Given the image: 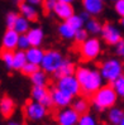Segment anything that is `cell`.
Returning <instances> with one entry per match:
<instances>
[{
  "instance_id": "4",
  "label": "cell",
  "mask_w": 124,
  "mask_h": 125,
  "mask_svg": "<svg viewBox=\"0 0 124 125\" xmlns=\"http://www.w3.org/2000/svg\"><path fill=\"white\" fill-rule=\"evenodd\" d=\"M100 38L95 35H90L85 42L79 44V54L86 62L96 61L103 53V43Z\"/></svg>"
},
{
  "instance_id": "31",
  "label": "cell",
  "mask_w": 124,
  "mask_h": 125,
  "mask_svg": "<svg viewBox=\"0 0 124 125\" xmlns=\"http://www.w3.org/2000/svg\"><path fill=\"white\" fill-rule=\"evenodd\" d=\"M18 17H19V13L14 11V10L8 11V13H6V15H5V18H4L5 27L9 28V29H13V27H14V24H15V21H17Z\"/></svg>"
},
{
  "instance_id": "7",
  "label": "cell",
  "mask_w": 124,
  "mask_h": 125,
  "mask_svg": "<svg viewBox=\"0 0 124 125\" xmlns=\"http://www.w3.org/2000/svg\"><path fill=\"white\" fill-rule=\"evenodd\" d=\"M60 90H62L63 92L68 94L72 97H77L81 94V86H80V82L75 75L71 76H66V77H61L56 80V85Z\"/></svg>"
},
{
  "instance_id": "24",
  "label": "cell",
  "mask_w": 124,
  "mask_h": 125,
  "mask_svg": "<svg viewBox=\"0 0 124 125\" xmlns=\"http://www.w3.org/2000/svg\"><path fill=\"white\" fill-rule=\"evenodd\" d=\"M32 82V86H47L48 85V73L45 72L42 68H39L37 72L29 77Z\"/></svg>"
},
{
  "instance_id": "36",
  "label": "cell",
  "mask_w": 124,
  "mask_h": 125,
  "mask_svg": "<svg viewBox=\"0 0 124 125\" xmlns=\"http://www.w3.org/2000/svg\"><path fill=\"white\" fill-rule=\"evenodd\" d=\"M56 4H57V0H43L42 8L46 13H53V10L56 8Z\"/></svg>"
},
{
  "instance_id": "33",
  "label": "cell",
  "mask_w": 124,
  "mask_h": 125,
  "mask_svg": "<svg viewBox=\"0 0 124 125\" xmlns=\"http://www.w3.org/2000/svg\"><path fill=\"white\" fill-rule=\"evenodd\" d=\"M41 67H39V66H37V64H33V63H29V62H27L25 63V66H24V67L23 68H22V73H23V75L24 76H28V77H31L32 75H33V73L34 72H37L38 70H39Z\"/></svg>"
},
{
  "instance_id": "20",
  "label": "cell",
  "mask_w": 124,
  "mask_h": 125,
  "mask_svg": "<svg viewBox=\"0 0 124 125\" xmlns=\"http://www.w3.org/2000/svg\"><path fill=\"white\" fill-rule=\"evenodd\" d=\"M76 31L72 28L67 21H61L57 25V34L61 37L63 41H74Z\"/></svg>"
},
{
  "instance_id": "32",
  "label": "cell",
  "mask_w": 124,
  "mask_h": 125,
  "mask_svg": "<svg viewBox=\"0 0 124 125\" xmlns=\"http://www.w3.org/2000/svg\"><path fill=\"white\" fill-rule=\"evenodd\" d=\"M90 37V34L87 33V31L85 28H82V29H79V31H76V33H75V38H74V42L75 43H77V44H81L82 42H85L87 38Z\"/></svg>"
},
{
  "instance_id": "3",
  "label": "cell",
  "mask_w": 124,
  "mask_h": 125,
  "mask_svg": "<svg viewBox=\"0 0 124 125\" xmlns=\"http://www.w3.org/2000/svg\"><path fill=\"white\" fill-rule=\"evenodd\" d=\"M99 71L103 76L104 81L108 83H113L115 80L124 75V64L118 57H109L100 63Z\"/></svg>"
},
{
  "instance_id": "15",
  "label": "cell",
  "mask_w": 124,
  "mask_h": 125,
  "mask_svg": "<svg viewBox=\"0 0 124 125\" xmlns=\"http://www.w3.org/2000/svg\"><path fill=\"white\" fill-rule=\"evenodd\" d=\"M18 11L22 17L27 18L29 21H35L39 17V11L37 9V6H34L27 1H22L20 4H18Z\"/></svg>"
},
{
  "instance_id": "11",
  "label": "cell",
  "mask_w": 124,
  "mask_h": 125,
  "mask_svg": "<svg viewBox=\"0 0 124 125\" xmlns=\"http://www.w3.org/2000/svg\"><path fill=\"white\" fill-rule=\"evenodd\" d=\"M49 92H51V97H52L53 106L57 107V109L68 107V106H71L72 101H74V97L70 96L68 94L63 92L62 90H60L57 86H53L52 89L49 90Z\"/></svg>"
},
{
  "instance_id": "13",
  "label": "cell",
  "mask_w": 124,
  "mask_h": 125,
  "mask_svg": "<svg viewBox=\"0 0 124 125\" xmlns=\"http://www.w3.org/2000/svg\"><path fill=\"white\" fill-rule=\"evenodd\" d=\"M53 14H55V17H56L57 19H60L61 21H66L67 19H70V18L75 14L74 4L57 1L56 8H55V10H53Z\"/></svg>"
},
{
  "instance_id": "2",
  "label": "cell",
  "mask_w": 124,
  "mask_h": 125,
  "mask_svg": "<svg viewBox=\"0 0 124 125\" xmlns=\"http://www.w3.org/2000/svg\"><path fill=\"white\" fill-rule=\"evenodd\" d=\"M118 95H116L114 87L108 83L104 85L90 97V102L92 109L98 113H104L108 111L109 109H112L116 105V101H118Z\"/></svg>"
},
{
  "instance_id": "42",
  "label": "cell",
  "mask_w": 124,
  "mask_h": 125,
  "mask_svg": "<svg viewBox=\"0 0 124 125\" xmlns=\"http://www.w3.org/2000/svg\"><path fill=\"white\" fill-rule=\"evenodd\" d=\"M120 25L124 28V18H122V19H120Z\"/></svg>"
},
{
  "instance_id": "34",
  "label": "cell",
  "mask_w": 124,
  "mask_h": 125,
  "mask_svg": "<svg viewBox=\"0 0 124 125\" xmlns=\"http://www.w3.org/2000/svg\"><path fill=\"white\" fill-rule=\"evenodd\" d=\"M32 47L31 42H29V38L27 34H20L19 37V42H18V49L20 51H27Z\"/></svg>"
},
{
  "instance_id": "17",
  "label": "cell",
  "mask_w": 124,
  "mask_h": 125,
  "mask_svg": "<svg viewBox=\"0 0 124 125\" xmlns=\"http://www.w3.org/2000/svg\"><path fill=\"white\" fill-rule=\"evenodd\" d=\"M29 42H31L32 47H42V44L45 43V31L39 25H34L29 29V32L27 33Z\"/></svg>"
},
{
  "instance_id": "18",
  "label": "cell",
  "mask_w": 124,
  "mask_h": 125,
  "mask_svg": "<svg viewBox=\"0 0 124 125\" xmlns=\"http://www.w3.org/2000/svg\"><path fill=\"white\" fill-rule=\"evenodd\" d=\"M76 68L77 67L75 66V62H72L71 60H68V58H65V61L60 66V68H58L52 76H53L55 80H58V78H61V77H66V76L75 75Z\"/></svg>"
},
{
  "instance_id": "29",
  "label": "cell",
  "mask_w": 124,
  "mask_h": 125,
  "mask_svg": "<svg viewBox=\"0 0 124 125\" xmlns=\"http://www.w3.org/2000/svg\"><path fill=\"white\" fill-rule=\"evenodd\" d=\"M77 125H99V121L96 119V116L91 113H86L80 115V119Z\"/></svg>"
},
{
  "instance_id": "41",
  "label": "cell",
  "mask_w": 124,
  "mask_h": 125,
  "mask_svg": "<svg viewBox=\"0 0 124 125\" xmlns=\"http://www.w3.org/2000/svg\"><path fill=\"white\" fill-rule=\"evenodd\" d=\"M57 1H61V3H68V4H74L75 0H57Z\"/></svg>"
},
{
  "instance_id": "22",
  "label": "cell",
  "mask_w": 124,
  "mask_h": 125,
  "mask_svg": "<svg viewBox=\"0 0 124 125\" xmlns=\"http://www.w3.org/2000/svg\"><path fill=\"white\" fill-rule=\"evenodd\" d=\"M103 25L100 21L95 18V17H91L89 20H86L85 23V29L87 31V33H89L90 35H100L101 34V31H103Z\"/></svg>"
},
{
  "instance_id": "5",
  "label": "cell",
  "mask_w": 124,
  "mask_h": 125,
  "mask_svg": "<svg viewBox=\"0 0 124 125\" xmlns=\"http://www.w3.org/2000/svg\"><path fill=\"white\" fill-rule=\"evenodd\" d=\"M65 61V56L57 49H47L45 51V56L39 67L47 72L48 75H53V73L60 68V66Z\"/></svg>"
},
{
  "instance_id": "44",
  "label": "cell",
  "mask_w": 124,
  "mask_h": 125,
  "mask_svg": "<svg viewBox=\"0 0 124 125\" xmlns=\"http://www.w3.org/2000/svg\"><path fill=\"white\" fill-rule=\"evenodd\" d=\"M119 125H124V117H123V120H122V121L119 123Z\"/></svg>"
},
{
  "instance_id": "40",
  "label": "cell",
  "mask_w": 124,
  "mask_h": 125,
  "mask_svg": "<svg viewBox=\"0 0 124 125\" xmlns=\"http://www.w3.org/2000/svg\"><path fill=\"white\" fill-rule=\"evenodd\" d=\"M6 125H23V124H22L19 120H9L8 123H6Z\"/></svg>"
},
{
  "instance_id": "19",
  "label": "cell",
  "mask_w": 124,
  "mask_h": 125,
  "mask_svg": "<svg viewBox=\"0 0 124 125\" xmlns=\"http://www.w3.org/2000/svg\"><path fill=\"white\" fill-rule=\"evenodd\" d=\"M25 56H27V61L29 63L41 66L43 56H45V51L42 49V47H31L29 49L25 51Z\"/></svg>"
},
{
  "instance_id": "16",
  "label": "cell",
  "mask_w": 124,
  "mask_h": 125,
  "mask_svg": "<svg viewBox=\"0 0 124 125\" xmlns=\"http://www.w3.org/2000/svg\"><path fill=\"white\" fill-rule=\"evenodd\" d=\"M14 113H15V101L8 95H4L0 99V115L5 119H10Z\"/></svg>"
},
{
  "instance_id": "21",
  "label": "cell",
  "mask_w": 124,
  "mask_h": 125,
  "mask_svg": "<svg viewBox=\"0 0 124 125\" xmlns=\"http://www.w3.org/2000/svg\"><path fill=\"white\" fill-rule=\"evenodd\" d=\"M90 105H91V102L86 99V96H77V97L74 99V101H72V104H71L72 109H74L76 113H79L80 115L89 113Z\"/></svg>"
},
{
  "instance_id": "28",
  "label": "cell",
  "mask_w": 124,
  "mask_h": 125,
  "mask_svg": "<svg viewBox=\"0 0 124 125\" xmlns=\"http://www.w3.org/2000/svg\"><path fill=\"white\" fill-rule=\"evenodd\" d=\"M66 21L75 29V31H79V29L85 28V23H86V21L82 19V17L80 15V14H76V13H75L70 19H67Z\"/></svg>"
},
{
  "instance_id": "23",
  "label": "cell",
  "mask_w": 124,
  "mask_h": 125,
  "mask_svg": "<svg viewBox=\"0 0 124 125\" xmlns=\"http://www.w3.org/2000/svg\"><path fill=\"white\" fill-rule=\"evenodd\" d=\"M108 121L109 124H112V125H119V123L123 120V117H124V110L118 107V106H114L112 109H109L108 110Z\"/></svg>"
},
{
  "instance_id": "30",
  "label": "cell",
  "mask_w": 124,
  "mask_h": 125,
  "mask_svg": "<svg viewBox=\"0 0 124 125\" xmlns=\"http://www.w3.org/2000/svg\"><path fill=\"white\" fill-rule=\"evenodd\" d=\"M112 86L114 87V90H115L116 95H118V97L124 100V75L120 76L118 80H115L114 82L112 83Z\"/></svg>"
},
{
  "instance_id": "12",
  "label": "cell",
  "mask_w": 124,
  "mask_h": 125,
  "mask_svg": "<svg viewBox=\"0 0 124 125\" xmlns=\"http://www.w3.org/2000/svg\"><path fill=\"white\" fill-rule=\"evenodd\" d=\"M20 34L15 32L14 29L6 28L1 37V49L4 51H17L18 49V42H19Z\"/></svg>"
},
{
  "instance_id": "43",
  "label": "cell",
  "mask_w": 124,
  "mask_h": 125,
  "mask_svg": "<svg viewBox=\"0 0 124 125\" xmlns=\"http://www.w3.org/2000/svg\"><path fill=\"white\" fill-rule=\"evenodd\" d=\"M14 3H17V4H20L22 1H24V0H13Z\"/></svg>"
},
{
  "instance_id": "26",
  "label": "cell",
  "mask_w": 124,
  "mask_h": 125,
  "mask_svg": "<svg viewBox=\"0 0 124 125\" xmlns=\"http://www.w3.org/2000/svg\"><path fill=\"white\" fill-rule=\"evenodd\" d=\"M31 23H32V21H29L27 18L22 17L20 14H19V17H18V19H17V21H15V24H14L13 29H14L15 32H18L19 34H27V33L29 32V29L32 28Z\"/></svg>"
},
{
  "instance_id": "10",
  "label": "cell",
  "mask_w": 124,
  "mask_h": 125,
  "mask_svg": "<svg viewBox=\"0 0 124 125\" xmlns=\"http://www.w3.org/2000/svg\"><path fill=\"white\" fill-rule=\"evenodd\" d=\"M31 100L41 102L46 107H52L53 102L51 97V92L47 89V86H33L31 90Z\"/></svg>"
},
{
  "instance_id": "38",
  "label": "cell",
  "mask_w": 124,
  "mask_h": 125,
  "mask_svg": "<svg viewBox=\"0 0 124 125\" xmlns=\"http://www.w3.org/2000/svg\"><path fill=\"white\" fill-rule=\"evenodd\" d=\"M24 1L32 4V5H34V6H39V5L43 4V0H24Z\"/></svg>"
},
{
  "instance_id": "35",
  "label": "cell",
  "mask_w": 124,
  "mask_h": 125,
  "mask_svg": "<svg viewBox=\"0 0 124 125\" xmlns=\"http://www.w3.org/2000/svg\"><path fill=\"white\" fill-rule=\"evenodd\" d=\"M113 9H114L115 14L120 19L124 18V0H118V1H115L113 4Z\"/></svg>"
},
{
  "instance_id": "37",
  "label": "cell",
  "mask_w": 124,
  "mask_h": 125,
  "mask_svg": "<svg viewBox=\"0 0 124 125\" xmlns=\"http://www.w3.org/2000/svg\"><path fill=\"white\" fill-rule=\"evenodd\" d=\"M114 52H115V56L120 58L122 61H124V38L118 43V44L114 46Z\"/></svg>"
},
{
  "instance_id": "1",
  "label": "cell",
  "mask_w": 124,
  "mask_h": 125,
  "mask_svg": "<svg viewBox=\"0 0 124 125\" xmlns=\"http://www.w3.org/2000/svg\"><path fill=\"white\" fill-rule=\"evenodd\" d=\"M75 76L77 77L80 82L81 92L84 94V96H89V97H91L100 87H103L105 82L99 68L86 66V64L79 66L76 68Z\"/></svg>"
},
{
  "instance_id": "25",
  "label": "cell",
  "mask_w": 124,
  "mask_h": 125,
  "mask_svg": "<svg viewBox=\"0 0 124 125\" xmlns=\"http://www.w3.org/2000/svg\"><path fill=\"white\" fill-rule=\"evenodd\" d=\"M27 62L28 61H27V56H25V51H20V49L14 51V62H13L14 71H22V68L25 66Z\"/></svg>"
},
{
  "instance_id": "8",
  "label": "cell",
  "mask_w": 124,
  "mask_h": 125,
  "mask_svg": "<svg viewBox=\"0 0 124 125\" xmlns=\"http://www.w3.org/2000/svg\"><path fill=\"white\" fill-rule=\"evenodd\" d=\"M101 41L108 46H115L123 39V33L118 25L113 23H105L103 25V31H101Z\"/></svg>"
},
{
  "instance_id": "27",
  "label": "cell",
  "mask_w": 124,
  "mask_h": 125,
  "mask_svg": "<svg viewBox=\"0 0 124 125\" xmlns=\"http://www.w3.org/2000/svg\"><path fill=\"white\" fill-rule=\"evenodd\" d=\"M0 60H1L4 67L6 70H13V62H14V52L13 51H1L0 53Z\"/></svg>"
},
{
  "instance_id": "39",
  "label": "cell",
  "mask_w": 124,
  "mask_h": 125,
  "mask_svg": "<svg viewBox=\"0 0 124 125\" xmlns=\"http://www.w3.org/2000/svg\"><path fill=\"white\" fill-rule=\"evenodd\" d=\"M80 15L82 17V19H84L85 21H86V20H89V19L91 18V15H90V14L87 13V11H85V10H84V11H81V13H80Z\"/></svg>"
},
{
  "instance_id": "6",
  "label": "cell",
  "mask_w": 124,
  "mask_h": 125,
  "mask_svg": "<svg viewBox=\"0 0 124 125\" xmlns=\"http://www.w3.org/2000/svg\"><path fill=\"white\" fill-rule=\"evenodd\" d=\"M23 113H24V116L29 121L39 123V121L46 119V116L48 114V107L42 105L41 102H37L34 100H29L24 105Z\"/></svg>"
},
{
  "instance_id": "45",
  "label": "cell",
  "mask_w": 124,
  "mask_h": 125,
  "mask_svg": "<svg viewBox=\"0 0 124 125\" xmlns=\"http://www.w3.org/2000/svg\"><path fill=\"white\" fill-rule=\"evenodd\" d=\"M109 1H112V3H115V1H118V0H109Z\"/></svg>"
},
{
  "instance_id": "14",
  "label": "cell",
  "mask_w": 124,
  "mask_h": 125,
  "mask_svg": "<svg viewBox=\"0 0 124 125\" xmlns=\"http://www.w3.org/2000/svg\"><path fill=\"white\" fill-rule=\"evenodd\" d=\"M82 9L87 11L91 17H98L105 9L104 0H81Z\"/></svg>"
},
{
  "instance_id": "9",
  "label": "cell",
  "mask_w": 124,
  "mask_h": 125,
  "mask_svg": "<svg viewBox=\"0 0 124 125\" xmlns=\"http://www.w3.org/2000/svg\"><path fill=\"white\" fill-rule=\"evenodd\" d=\"M80 119V114L76 113L72 106L58 109L56 114V123L57 125H77Z\"/></svg>"
}]
</instances>
